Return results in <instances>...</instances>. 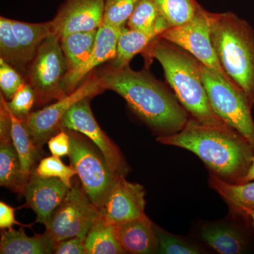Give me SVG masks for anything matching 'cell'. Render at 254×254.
<instances>
[{
  "mask_svg": "<svg viewBox=\"0 0 254 254\" xmlns=\"http://www.w3.org/2000/svg\"><path fill=\"white\" fill-rule=\"evenodd\" d=\"M97 73L105 91L121 95L132 111L160 136L181 131L190 120L175 93L148 70L134 71L129 65L110 66Z\"/></svg>",
  "mask_w": 254,
  "mask_h": 254,
  "instance_id": "1",
  "label": "cell"
},
{
  "mask_svg": "<svg viewBox=\"0 0 254 254\" xmlns=\"http://www.w3.org/2000/svg\"><path fill=\"white\" fill-rule=\"evenodd\" d=\"M157 141L192 152L219 178L240 183L252 164L250 143L231 127L208 126L190 118L181 131L160 136Z\"/></svg>",
  "mask_w": 254,
  "mask_h": 254,
  "instance_id": "2",
  "label": "cell"
},
{
  "mask_svg": "<svg viewBox=\"0 0 254 254\" xmlns=\"http://www.w3.org/2000/svg\"><path fill=\"white\" fill-rule=\"evenodd\" d=\"M145 64L158 60L180 104L200 123L230 127L214 113L202 74V64L181 47L158 37L142 53ZM232 128V127H231Z\"/></svg>",
  "mask_w": 254,
  "mask_h": 254,
  "instance_id": "3",
  "label": "cell"
},
{
  "mask_svg": "<svg viewBox=\"0 0 254 254\" xmlns=\"http://www.w3.org/2000/svg\"><path fill=\"white\" fill-rule=\"evenodd\" d=\"M210 38L220 65L254 105V30L235 13L210 12Z\"/></svg>",
  "mask_w": 254,
  "mask_h": 254,
  "instance_id": "4",
  "label": "cell"
},
{
  "mask_svg": "<svg viewBox=\"0 0 254 254\" xmlns=\"http://www.w3.org/2000/svg\"><path fill=\"white\" fill-rule=\"evenodd\" d=\"M65 129L70 137L68 158L82 187L93 204L101 208L118 175L113 173L103 153L89 139L78 132Z\"/></svg>",
  "mask_w": 254,
  "mask_h": 254,
  "instance_id": "5",
  "label": "cell"
},
{
  "mask_svg": "<svg viewBox=\"0 0 254 254\" xmlns=\"http://www.w3.org/2000/svg\"><path fill=\"white\" fill-rule=\"evenodd\" d=\"M203 82L209 101L216 114L228 126L240 133L254 151V121L248 100L240 88L232 86L220 74L202 64Z\"/></svg>",
  "mask_w": 254,
  "mask_h": 254,
  "instance_id": "6",
  "label": "cell"
},
{
  "mask_svg": "<svg viewBox=\"0 0 254 254\" xmlns=\"http://www.w3.org/2000/svg\"><path fill=\"white\" fill-rule=\"evenodd\" d=\"M30 64L28 83L34 90L38 105L68 95L63 86L67 68L59 37L52 34L44 40Z\"/></svg>",
  "mask_w": 254,
  "mask_h": 254,
  "instance_id": "7",
  "label": "cell"
},
{
  "mask_svg": "<svg viewBox=\"0 0 254 254\" xmlns=\"http://www.w3.org/2000/svg\"><path fill=\"white\" fill-rule=\"evenodd\" d=\"M99 215V209L86 194L80 180H74L61 204L45 226L46 232L56 243L71 237L85 240Z\"/></svg>",
  "mask_w": 254,
  "mask_h": 254,
  "instance_id": "8",
  "label": "cell"
},
{
  "mask_svg": "<svg viewBox=\"0 0 254 254\" xmlns=\"http://www.w3.org/2000/svg\"><path fill=\"white\" fill-rule=\"evenodd\" d=\"M159 37L181 47L202 64L218 72L232 86L239 88L220 65L210 38V12L203 6L190 21L169 28Z\"/></svg>",
  "mask_w": 254,
  "mask_h": 254,
  "instance_id": "9",
  "label": "cell"
},
{
  "mask_svg": "<svg viewBox=\"0 0 254 254\" xmlns=\"http://www.w3.org/2000/svg\"><path fill=\"white\" fill-rule=\"evenodd\" d=\"M104 91L98 73L93 71L72 93L41 110L30 113L24 121L37 146L42 149L50 138L61 130L62 120L73 105Z\"/></svg>",
  "mask_w": 254,
  "mask_h": 254,
  "instance_id": "10",
  "label": "cell"
},
{
  "mask_svg": "<svg viewBox=\"0 0 254 254\" xmlns=\"http://www.w3.org/2000/svg\"><path fill=\"white\" fill-rule=\"evenodd\" d=\"M80 100L62 120L60 127L81 133L90 140L103 153L110 170L115 175H126L128 167L118 145L107 136L97 123L90 106V99Z\"/></svg>",
  "mask_w": 254,
  "mask_h": 254,
  "instance_id": "11",
  "label": "cell"
},
{
  "mask_svg": "<svg viewBox=\"0 0 254 254\" xmlns=\"http://www.w3.org/2000/svg\"><path fill=\"white\" fill-rule=\"evenodd\" d=\"M145 190L140 184L117 177L100 208L102 218L113 225L141 218L145 215Z\"/></svg>",
  "mask_w": 254,
  "mask_h": 254,
  "instance_id": "12",
  "label": "cell"
},
{
  "mask_svg": "<svg viewBox=\"0 0 254 254\" xmlns=\"http://www.w3.org/2000/svg\"><path fill=\"white\" fill-rule=\"evenodd\" d=\"M105 0H65L52 20L53 34L60 38L98 30L104 19Z\"/></svg>",
  "mask_w": 254,
  "mask_h": 254,
  "instance_id": "13",
  "label": "cell"
},
{
  "mask_svg": "<svg viewBox=\"0 0 254 254\" xmlns=\"http://www.w3.org/2000/svg\"><path fill=\"white\" fill-rule=\"evenodd\" d=\"M69 190L60 179L41 177L33 171L23 195L26 206L36 214V222L46 226Z\"/></svg>",
  "mask_w": 254,
  "mask_h": 254,
  "instance_id": "14",
  "label": "cell"
},
{
  "mask_svg": "<svg viewBox=\"0 0 254 254\" xmlns=\"http://www.w3.org/2000/svg\"><path fill=\"white\" fill-rule=\"evenodd\" d=\"M123 28L105 23L98 28L94 48L88 59L76 69L64 76L63 86L66 94L74 91L81 85V81L93 72L95 68L115 58L119 37Z\"/></svg>",
  "mask_w": 254,
  "mask_h": 254,
  "instance_id": "15",
  "label": "cell"
},
{
  "mask_svg": "<svg viewBox=\"0 0 254 254\" xmlns=\"http://www.w3.org/2000/svg\"><path fill=\"white\" fill-rule=\"evenodd\" d=\"M119 243L126 254L158 253V240L153 222L146 215L141 218L114 225Z\"/></svg>",
  "mask_w": 254,
  "mask_h": 254,
  "instance_id": "16",
  "label": "cell"
},
{
  "mask_svg": "<svg viewBox=\"0 0 254 254\" xmlns=\"http://www.w3.org/2000/svg\"><path fill=\"white\" fill-rule=\"evenodd\" d=\"M1 230V254H54L57 243L46 232L43 235L28 237L22 227L18 230L13 228Z\"/></svg>",
  "mask_w": 254,
  "mask_h": 254,
  "instance_id": "17",
  "label": "cell"
},
{
  "mask_svg": "<svg viewBox=\"0 0 254 254\" xmlns=\"http://www.w3.org/2000/svg\"><path fill=\"white\" fill-rule=\"evenodd\" d=\"M27 182L11 136L0 137V185L23 195Z\"/></svg>",
  "mask_w": 254,
  "mask_h": 254,
  "instance_id": "18",
  "label": "cell"
},
{
  "mask_svg": "<svg viewBox=\"0 0 254 254\" xmlns=\"http://www.w3.org/2000/svg\"><path fill=\"white\" fill-rule=\"evenodd\" d=\"M5 104L11 118L13 143L17 151L23 176L28 182L33 172V167L40 158L41 149L33 141L24 120H20L11 113L6 100H5Z\"/></svg>",
  "mask_w": 254,
  "mask_h": 254,
  "instance_id": "19",
  "label": "cell"
},
{
  "mask_svg": "<svg viewBox=\"0 0 254 254\" xmlns=\"http://www.w3.org/2000/svg\"><path fill=\"white\" fill-rule=\"evenodd\" d=\"M159 37L155 33L132 30L124 27L119 37L116 55L112 60L114 68H124L129 65L131 60Z\"/></svg>",
  "mask_w": 254,
  "mask_h": 254,
  "instance_id": "20",
  "label": "cell"
},
{
  "mask_svg": "<svg viewBox=\"0 0 254 254\" xmlns=\"http://www.w3.org/2000/svg\"><path fill=\"white\" fill-rule=\"evenodd\" d=\"M98 30L76 32L60 38L67 68L66 73L76 69L88 59L94 48Z\"/></svg>",
  "mask_w": 254,
  "mask_h": 254,
  "instance_id": "21",
  "label": "cell"
},
{
  "mask_svg": "<svg viewBox=\"0 0 254 254\" xmlns=\"http://www.w3.org/2000/svg\"><path fill=\"white\" fill-rule=\"evenodd\" d=\"M86 254H126L119 243L113 224L98 217L84 240Z\"/></svg>",
  "mask_w": 254,
  "mask_h": 254,
  "instance_id": "22",
  "label": "cell"
},
{
  "mask_svg": "<svg viewBox=\"0 0 254 254\" xmlns=\"http://www.w3.org/2000/svg\"><path fill=\"white\" fill-rule=\"evenodd\" d=\"M11 23L25 60L30 64L38 47L48 36L53 34L52 22L31 23L11 19Z\"/></svg>",
  "mask_w": 254,
  "mask_h": 254,
  "instance_id": "23",
  "label": "cell"
},
{
  "mask_svg": "<svg viewBox=\"0 0 254 254\" xmlns=\"http://www.w3.org/2000/svg\"><path fill=\"white\" fill-rule=\"evenodd\" d=\"M209 185L234 210L254 209V180L245 183H230L210 173Z\"/></svg>",
  "mask_w": 254,
  "mask_h": 254,
  "instance_id": "24",
  "label": "cell"
},
{
  "mask_svg": "<svg viewBox=\"0 0 254 254\" xmlns=\"http://www.w3.org/2000/svg\"><path fill=\"white\" fill-rule=\"evenodd\" d=\"M203 241L221 254H237L243 252L245 245L237 230L224 225H207L201 232Z\"/></svg>",
  "mask_w": 254,
  "mask_h": 254,
  "instance_id": "25",
  "label": "cell"
},
{
  "mask_svg": "<svg viewBox=\"0 0 254 254\" xmlns=\"http://www.w3.org/2000/svg\"><path fill=\"white\" fill-rule=\"evenodd\" d=\"M126 25L129 29L155 33L159 36L170 28L168 21L159 12L153 0H139Z\"/></svg>",
  "mask_w": 254,
  "mask_h": 254,
  "instance_id": "26",
  "label": "cell"
},
{
  "mask_svg": "<svg viewBox=\"0 0 254 254\" xmlns=\"http://www.w3.org/2000/svg\"><path fill=\"white\" fill-rule=\"evenodd\" d=\"M153 1L170 27L181 26L188 22L201 6L196 0H153Z\"/></svg>",
  "mask_w": 254,
  "mask_h": 254,
  "instance_id": "27",
  "label": "cell"
},
{
  "mask_svg": "<svg viewBox=\"0 0 254 254\" xmlns=\"http://www.w3.org/2000/svg\"><path fill=\"white\" fill-rule=\"evenodd\" d=\"M0 56L11 66L24 69L27 62L11 26L10 18L0 17Z\"/></svg>",
  "mask_w": 254,
  "mask_h": 254,
  "instance_id": "28",
  "label": "cell"
},
{
  "mask_svg": "<svg viewBox=\"0 0 254 254\" xmlns=\"http://www.w3.org/2000/svg\"><path fill=\"white\" fill-rule=\"evenodd\" d=\"M155 235L158 240V254H198L202 251L196 245L190 243L180 237L165 231L153 223Z\"/></svg>",
  "mask_w": 254,
  "mask_h": 254,
  "instance_id": "29",
  "label": "cell"
},
{
  "mask_svg": "<svg viewBox=\"0 0 254 254\" xmlns=\"http://www.w3.org/2000/svg\"><path fill=\"white\" fill-rule=\"evenodd\" d=\"M35 172L41 177L60 179L70 188L73 185L71 180L76 175L71 165H65L59 157L55 155L42 159L35 169Z\"/></svg>",
  "mask_w": 254,
  "mask_h": 254,
  "instance_id": "30",
  "label": "cell"
},
{
  "mask_svg": "<svg viewBox=\"0 0 254 254\" xmlns=\"http://www.w3.org/2000/svg\"><path fill=\"white\" fill-rule=\"evenodd\" d=\"M139 0H105L103 23L118 28L125 27Z\"/></svg>",
  "mask_w": 254,
  "mask_h": 254,
  "instance_id": "31",
  "label": "cell"
},
{
  "mask_svg": "<svg viewBox=\"0 0 254 254\" xmlns=\"http://www.w3.org/2000/svg\"><path fill=\"white\" fill-rule=\"evenodd\" d=\"M36 102L34 90L27 82L23 83L14 97L7 101V105L11 113L20 120H26L31 113Z\"/></svg>",
  "mask_w": 254,
  "mask_h": 254,
  "instance_id": "32",
  "label": "cell"
},
{
  "mask_svg": "<svg viewBox=\"0 0 254 254\" xmlns=\"http://www.w3.org/2000/svg\"><path fill=\"white\" fill-rule=\"evenodd\" d=\"M23 83L24 80L13 66L0 58V88L5 99L11 100Z\"/></svg>",
  "mask_w": 254,
  "mask_h": 254,
  "instance_id": "33",
  "label": "cell"
},
{
  "mask_svg": "<svg viewBox=\"0 0 254 254\" xmlns=\"http://www.w3.org/2000/svg\"><path fill=\"white\" fill-rule=\"evenodd\" d=\"M48 144L52 155L61 158L69 154L71 148L70 137L65 128H62L58 133L52 136L48 141Z\"/></svg>",
  "mask_w": 254,
  "mask_h": 254,
  "instance_id": "34",
  "label": "cell"
},
{
  "mask_svg": "<svg viewBox=\"0 0 254 254\" xmlns=\"http://www.w3.org/2000/svg\"><path fill=\"white\" fill-rule=\"evenodd\" d=\"M55 254H86L84 240L71 237L58 242L55 246Z\"/></svg>",
  "mask_w": 254,
  "mask_h": 254,
  "instance_id": "35",
  "label": "cell"
},
{
  "mask_svg": "<svg viewBox=\"0 0 254 254\" xmlns=\"http://www.w3.org/2000/svg\"><path fill=\"white\" fill-rule=\"evenodd\" d=\"M28 226L16 221L15 218V208L4 202H0V228L1 230L12 228L13 225Z\"/></svg>",
  "mask_w": 254,
  "mask_h": 254,
  "instance_id": "36",
  "label": "cell"
},
{
  "mask_svg": "<svg viewBox=\"0 0 254 254\" xmlns=\"http://www.w3.org/2000/svg\"><path fill=\"white\" fill-rule=\"evenodd\" d=\"M252 180H254V155L253 158H252V164H251V166L250 169H249L248 172L246 174L244 178L241 180L240 183H245V182L252 181Z\"/></svg>",
  "mask_w": 254,
  "mask_h": 254,
  "instance_id": "37",
  "label": "cell"
},
{
  "mask_svg": "<svg viewBox=\"0 0 254 254\" xmlns=\"http://www.w3.org/2000/svg\"><path fill=\"white\" fill-rule=\"evenodd\" d=\"M234 210L236 211L237 213L245 214V215L250 217L252 219V222H253L254 226V209L243 208V207H242V208H238Z\"/></svg>",
  "mask_w": 254,
  "mask_h": 254,
  "instance_id": "38",
  "label": "cell"
}]
</instances>
